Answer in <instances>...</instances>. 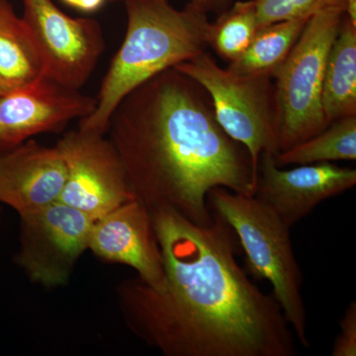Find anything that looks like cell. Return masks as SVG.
<instances>
[{
    "instance_id": "obj_1",
    "label": "cell",
    "mask_w": 356,
    "mask_h": 356,
    "mask_svg": "<svg viewBox=\"0 0 356 356\" xmlns=\"http://www.w3.org/2000/svg\"><path fill=\"white\" fill-rule=\"evenodd\" d=\"M165 280L117 288L126 324L165 356H296L294 336L273 295L236 261L238 238L221 217L199 226L168 208L151 211Z\"/></svg>"
},
{
    "instance_id": "obj_2",
    "label": "cell",
    "mask_w": 356,
    "mask_h": 356,
    "mask_svg": "<svg viewBox=\"0 0 356 356\" xmlns=\"http://www.w3.org/2000/svg\"><path fill=\"white\" fill-rule=\"evenodd\" d=\"M106 133L134 196L149 211L168 208L206 226L211 189L254 194L247 149L219 125L205 89L173 67L126 95Z\"/></svg>"
},
{
    "instance_id": "obj_3",
    "label": "cell",
    "mask_w": 356,
    "mask_h": 356,
    "mask_svg": "<svg viewBox=\"0 0 356 356\" xmlns=\"http://www.w3.org/2000/svg\"><path fill=\"white\" fill-rule=\"evenodd\" d=\"M124 1L125 39L103 79L95 110L79 120L81 130L106 134L115 109L131 91L208 47L207 13L191 3L178 10L168 0Z\"/></svg>"
},
{
    "instance_id": "obj_4",
    "label": "cell",
    "mask_w": 356,
    "mask_h": 356,
    "mask_svg": "<svg viewBox=\"0 0 356 356\" xmlns=\"http://www.w3.org/2000/svg\"><path fill=\"white\" fill-rule=\"evenodd\" d=\"M211 212L233 229L245 255L248 273L273 287L288 324L304 348L310 346L307 311L302 298L303 274L293 250L290 228L254 195L218 186L208 193Z\"/></svg>"
},
{
    "instance_id": "obj_5",
    "label": "cell",
    "mask_w": 356,
    "mask_h": 356,
    "mask_svg": "<svg viewBox=\"0 0 356 356\" xmlns=\"http://www.w3.org/2000/svg\"><path fill=\"white\" fill-rule=\"evenodd\" d=\"M341 9L314 14L273 79L278 153L327 126L322 104L325 63L344 16Z\"/></svg>"
},
{
    "instance_id": "obj_6",
    "label": "cell",
    "mask_w": 356,
    "mask_h": 356,
    "mask_svg": "<svg viewBox=\"0 0 356 356\" xmlns=\"http://www.w3.org/2000/svg\"><path fill=\"white\" fill-rule=\"evenodd\" d=\"M173 69L205 89L218 123L247 149L257 178L261 154L278 153L273 77L245 76L222 69L206 51Z\"/></svg>"
},
{
    "instance_id": "obj_7",
    "label": "cell",
    "mask_w": 356,
    "mask_h": 356,
    "mask_svg": "<svg viewBox=\"0 0 356 356\" xmlns=\"http://www.w3.org/2000/svg\"><path fill=\"white\" fill-rule=\"evenodd\" d=\"M95 221L90 215L58 200L22 215L16 262L33 282L63 286L88 250Z\"/></svg>"
},
{
    "instance_id": "obj_8",
    "label": "cell",
    "mask_w": 356,
    "mask_h": 356,
    "mask_svg": "<svg viewBox=\"0 0 356 356\" xmlns=\"http://www.w3.org/2000/svg\"><path fill=\"white\" fill-rule=\"evenodd\" d=\"M25 21L43 58L47 79L79 90L105 50L97 21L72 18L51 0H22Z\"/></svg>"
},
{
    "instance_id": "obj_9",
    "label": "cell",
    "mask_w": 356,
    "mask_h": 356,
    "mask_svg": "<svg viewBox=\"0 0 356 356\" xmlns=\"http://www.w3.org/2000/svg\"><path fill=\"white\" fill-rule=\"evenodd\" d=\"M56 146L67 168L60 202L97 220L136 199L120 156L105 134L77 128L65 133Z\"/></svg>"
},
{
    "instance_id": "obj_10",
    "label": "cell",
    "mask_w": 356,
    "mask_h": 356,
    "mask_svg": "<svg viewBox=\"0 0 356 356\" xmlns=\"http://www.w3.org/2000/svg\"><path fill=\"white\" fill-rule=\"evenodd\" d=\"M355 184V168L320 163L281 170L274 163V154L264 152L259 158L254 195L291 229L318 204L350 191Z\"/></svg>"
},
{
    "instance_id": "obj_11",
    "label": "cell",
    "mask_w": 356,
    "mask_h": 356,
    "mask_svg": "<svg viewBox=\"0 0 356 356\" xmlns=\"http://www.w3.org/2000/svg\"><path fill=\"white\" fill-rule=\"evenodd\" d=\"M96 99L44 79L0 96V156L43 133L58 132L92 113Z\"/></svg>"
},
{
    "instance_id": "obj_12",
    "label": "cell",
    "mask_w": 356,
    "mask_h": 356,
    "mask_svg": "<svg viewBox=\"0 0 356 356\" xmlns=\"http://www.w3.org/2000/svg\"><path fill=\"white\" fill-rule=\"evenodd\" d=\"M88 250L103 261L132 267L149 286L163 284L165 266L152 213L137 199L96 220Z\"/></svg>"
},
{
    "instance_id": "obj_13",
    "label": "cell",
    "mask_w": 356,
    "mask_h": 356,
    "mask_svg": "<svg viewBox=\"0 0 356 356\" xmlns=\"http://www.w3.org/2000/svg\"><path fill=\"white\" fill-rule=\"evenodd\" d=\"M67 168L57 146L30 139L0 156V202L22 215L56 202Z\"/></svg>"
},
{
    "instance_id": "obj_14",
    "label": "cell",
    "mask_w": 356,
    "mask_h": 356,
    "mask_svg": "<svg viewBox=\"0 0 356 356\" xmlns=\"http://www.w3.org/2000/svg\"><path fill=\"white\" fill-rule=\"evenodd\" d=\"M47 79L43 58L29 28L9 0H0V96Z\"/></svg>"
},
{
    "instance_id": "obj_15",
    "label": "cell",
    "mask_w": 356,
    "mask_h": 356,
    "mask_svg": "<svg viewBox=\"0 0 356 356\" xmlns=\"http://www.w3.org/2000/svg\"><path fill=\"white\" fill-rule=\"evenodd\" d=\"M322 104L329 124L356 116V25L346 14L325 63Z\"/></svg>"
},
{
    "instance_id": "obj_16",
    "label": "cell",
    "mask_w": 356,
    "mask_h": 356,
    "mask_svg": "<svg viewBox=\"0 0 356 356\" xmlns=\"http://www.w3.org/2000/svg\"><path fill=\"white\" fill-rule=\"evenodd\" d=\"M310 18L280 21L262 26L245 53L227 69L245 76H275Z\"/></svg>"
},
{
    "instance_id": "obj_17",
    "label": "cell",
    "mask_w": 356,
    "mask_h": 356,
    "mask_svg": "<svg viewBox=\"0 0 356 356\" xmlns=\"http://www.w3.org/2000/svg\"><path fill=\"white\" fill-rule=\"evenodd\" d=\"M355 159L356 116L337 119L310 139L274 154L280 168Z\"/></svg>"
},
{
    "instance_id": "obj_18",
    "label": "cell",
    "mask_w": 356,
    "mask_h": 356,
    "mask_svg": "<svg viewBox=\"0 0 356 356\" xmlns=\"http://www.w3.org/2000/svg\"><path fill=\"white\" fill-rule=\"evenodd\" d=\"M259 29L254 0L236 1L208 28L207 41L217 55L232 63L241 57Z\"/></svg>"
},
{
    "instance_id": "obj_19",
    "label": "cell",
    "mask_w": 356,
    "mask_h": 356,
    "mask_svg": "<svg viewBox=\"0 0 356 356\" xmlns=\"http://www.w3.org/2000/svg\"><path fill=\"white\" fill-rule=\"evenodd\" d=\"M259 28L293 19L310 18L325 9L344 11L356 25V0H254Z\"/></svg>"
},
{
    "instance_id": "obj_20",
    "label": "cell",
    "mask_w": 356,
    "mask_h": 356,
    "mask_svg": "<svg viewBox=\"0 0 356 356\" xmlns=\"http://www.w3.org/2000/svg\"><path fill=\"white\" fill-rule=\"evenodd\" d=\"M341 332L332 346V356L356 355V303L350 302L339 322Z\"/></svg>"
},
{
    "instance_id": "obj_21",
    "label": "cell",
    "mask_w": 356,
    "mask_h": 356,
    "mask_svg": "<svg viewBox=\"0 0 356 356\" xmlns=\"http://www.w3.org/2000/svg\"><path fill=\"white\" fill-rule=\"evenodd\" d=\"M232 0H189L188 3L205 13H218L226 10Z\"/></svg>"
},
{
    "instance_id": "obj_22",
    "label": "cell",
    "mask_w": 356,
    "mask_h": 356,
    "mask_svg": "<svg viewBox=\"0 0 356 356\" xmlns=\"http://www.w3.org/2000/svg\"><path fill=\"white\" fill-rule=\"evenodd\" d=\"M64 3L83 13H95L102 8L106 0H62Z\"/></svg>"
},
{
    "instance_id": "obj_23",
    "label": "cell",
    "mask_w": 356,
    "mask_h": 356,
    "mask_svg": "<svg viewBox=\"0 0 356 356\" xmlns=\"http://www.w3.org/2000/svg\"><path fill=\"white\" fill-rule=\"evenodd\" d=\"M0 222H1V210H0Z\"/></svg>"
},
{
    "instance_id": "obj_24",
    "label": "cell",
    "mask_w": 356,
    "mask_h": 356,
    "mask_svg": "<svg viewBox=\"0 0 356 356\" xmlns=\"http://www.w3.org/2000/svg\"><path fill=\"white\" fill-rule=\"evenodd\" d=\"M111 1H119V0H111Z\"/></svg>"
}]
</instances>
